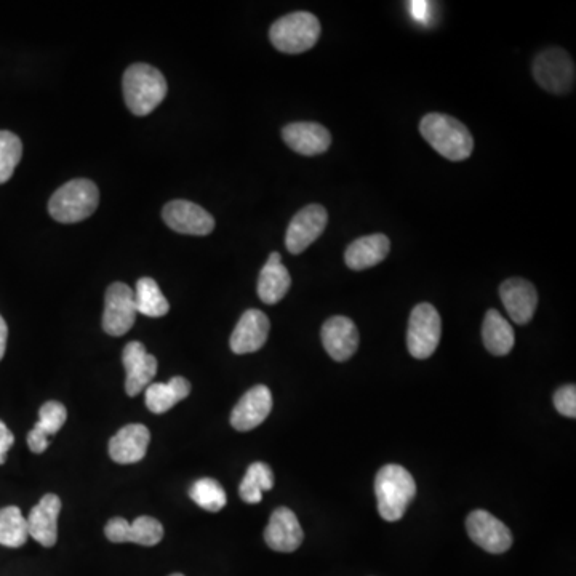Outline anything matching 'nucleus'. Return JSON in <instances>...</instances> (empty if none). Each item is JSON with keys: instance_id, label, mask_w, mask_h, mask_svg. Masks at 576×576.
<instances>
[{"instance_id": "f257e3e1", "label": "nucleus", "mask_w": 576, "mask_h": 576, "mask_svg": "<svg viewBox=\"0 0 576 576\" xmlns=\"http://www.w3.org/2000/svg\"><path fill=\"white\" fill-rule=\"evenodd\" d=\"M420 133L431 148L452 162L469 159L474 151V138L468 127L447 114H426L420 122Z\"/></svg>"}, {"instance_id": "f03ea898", "label": "nucleus", "mask_w": 576, "mask_h": 576, "mask_svg": "<svg viewBox=\"0 0 576 576\" xmlns=\"http://www.w3.org/2000/svg\"><path fill=\"white\" fill-rule=\"evenodd\" d=\"M375 495L380 516L386 522H397L415 498V479L399 464H386L376 474Z\"/></svg>"}, {"instance_id": "7ed1b4c3", "label": "nucleus", "mask_w": 576, "mask_h": 576, "mask_svg": "<svg viewBox=\"0 0 576 576\" xmlns=\"http://www.w3.org/2000/svg\"><path fill=\"white\" fill-rule=\"evenodd\" d=\"M167 80L149 64H132L124 74V98L135 116H148L167 96Z\"/></svg>"}, {"instance_id": "20e7f679", "label": "nucleus", "mask_w": 576, "mask_h": 576, "mask_svg": "<svg viewBox=\"0 0 576 576\" xmlns=\"http://www.w3.org/2000/svg\"><path fill=\"white\" fill-rule=\"evenodd\" d=\"M100 192L90 180H72L63 184L48 202V212L58 223L72 224L95 213Z\"/></svg>"}, {"instance_id": "39448f33", "label": "nucleus", "mask_w": 576, "mask_h": 576, "mask_svg": "<svg viewBox=\"0 0 576 576\" xmlns=\"http://www.w3.org/2000/svg\"><path fill=\"white\" fill-rule=\"evenodd\" d=\"M319 20L309 12H295L282 16L272 24L269 39L279 52L296 53L308 52L320 37Z\"/></svg>"}, {"instance_id": "423d86ee", "label": "nucleus", "mask_w": 576, "mask_h": 576, "mask_svg": "<svg viewBox=\"0 0 576 576\" xmlns=\"http://www.w3.org/2000/svg\"><path fill=\"white\" fill-rule=\"evenodd\" d=\"M575 63L564 48L551 47L538 53L533 61V77L541 88L564 95L575 85Z\"/></svg>"}, {"instance_id": "0eeeda50", "label": "nucleus", "mask_w": 576, "mask_h": 576, "mask_svg": "<svg viewBox=\"0 0 576 576\" xmlns=\"http://www.w3.org/2000/svg\"><path fill=\"white\" fill-rule=\"evenodd\" d=\"M442 336V320L439 312L429 303L413 308L408 320L407 346L415 359H428L439 346Z\"/></svg>"}, {"instance_id": "6e6552de", "label": "nucleus", "mask_w": 576, "mask_h": 576, "mask_svg": "<svg viewBox=\"0 0 576 576\" xmlns=\"http://www.w3.org/2000/svg\"><path fill=\"white\" fill-rule=\"evenodd\" d=\"M135 295L122 282L109 285L104 295L103 330L111 336H122L136 320Z\"/></svg>"}, {"instance_id": "1a4fd4ad", "label": "nucleus", "mask_w": 576, "mask_h": 576, "mask_svg": "<svg viewBox=\"0 0 576 576\" xmlns=\"http://www.w3.org/2000/svg\"><path fill=\"white\" fill-rule=\"evenodd\" d=\"M328 213L322 205L312 204L301 208L288 224L285 245L292 255H300L314 244L327 228Z\"/></svg>"}, {"instance_id": "9d476101", "label": "nucleus", "mask_w": 576, "mask_h": 576, "mask_svg": "<svg viewBox=\"0 0 576 576\" xmlns=\"http://www.w3.org/2000/svg\"><path fill=\"white\" fill-rule=\"evenodd\" d=\"M466 528L471 540L490 554H503L512 546L511 530L484 509L469 514Z\"/></svg>"}, {"instance_id": "9b49d317", "label": "nucleus", "mask_w": 576, "mask_h": 576, "mask_svg": "<svg viewBox=\"0 0 576 576\" xmlns=\"http://www.w3.org/2000/svg\"><path fill=\"white\" fill-rule=\"evenodd\" d=\"M164 221L168 228L188 236H208L215 229L213 216L189 200H172L164 207Z\"/></svg>"}, {"instance_id": "f8f14e48", "label": "nucleus", "mask_w": 576, "mask_h": 576, "mask_svg": "<svg viewBox=\"0 0 576 576\" xmlns=\"http://www.w3.org/2000/svg\"><path fill=\"white\" fill-rule=\"evenodd\" d=\"M106 538L112 543H135L141 546H156L164 538V527L154 517L141 516L132 524L122 517L109 520L104 528Z\"/></svg>"}, {"instance_id": "ddd939ff", "label": "nucleus", "mask_w": 576, "mask_h": 576, "mask_svg": "<svg viewBox=\"0 0 576 576\" xmlns=\"http://www.w3.org/2000/svg\"><path fill=\"white\" fill-rule=\"evenodd\" d=\"M122 362L127 373L125 391L130 397L138 396L154 380L157 373V359L146 351L140 341H132L122 352Z\"/></svg>"}, {"instance_id": "4468645a", "label": "nucleus", "mask_w": 576, "mask_h": 576, "mask_svg": "<svg viewBox=\"0 0 576 576\" xmlns=\"http://www.w3.org/2000/svg\"><path fill=\"white\" fill-rule=\"evenodd\" d=\"M272 410V394L268 386L258 384L240 397L232 408L231 424L236 431L247 432L266 421Z\"/></svg>"}, {"instance_id": "2eb2a0df", "label": "nucleus", "mask_w": 576, "mask_h": 576, "mask_svg": "<svg viewBox=\"0 0 576 576\" xmlns=\"http://www.w3.org/2000/svg\"><path fill=\"white\" fill-rule=\"evenodd\" d=\"M322 344L336 362H346L359 348V330L351 319L333 316L322 327Z\"/></svg>"}, {"instance_id": "dca6fc26", "label": "nucleus", "mask_w": 576, "mask_h": 576, "mask_svg": "<svg viewBox=\"0 0 576 576\" xmlns=\"http://www.w3.org/2000/svg\"><path fill=\"white\" fill-rule=\"evenodd\" d=\"M269 319L258 309H248L242 314L232 332L229 346L234 354H252L260 351L268 341Z\"/></svg>"}, {"instance_id": "f3484780", "label": "nucleus", "mask_w": 576, "mask_h": 576, "mask_svg": "<svg viewBox=\"0 0 576 576\" xmlns=\"http://www.w3.org/2000/svg\"><path fill=\"white\" fill-rule=\"evenodd\" d=\"M303 540V528L292 509L277 508L272 512L268 527L264 530V541L272 551H296Z\"/></svg>"}, {"instance_id": "a211bd4d", "label": "nucleus", "mask_w": 576, "mask_h": 576, "mask_svg": "<svg viewBox=\"0 0 576 576\" xmlns=\"http://www.w3.org/2000/svg\"><path fill=\"white\" fill-rule=\"evenodd\" d=\"M500 296L512 322L525 325L533 319L538 293L528 280L520 277L504 280L500 287Z\"/></svg>"}, {"instance_id": "6ab92c4d", "label": "nucleus", "mask_w": 576, "mask_h": 576, "mask_svg": "<svg viewBox=\"0 0 576 576\" xmlns=\"http://www.w3.org/2000/svg\"><path fill=\"white\" fill-rule=\"evenodd\" d=\"M61 500L53 493L42 496V500L31 509L28 519V532L31 538L45 548H52L58 541V517Z\"/></svg>"}, {"instance_id": "aec40b11", "label": "nucleus", "mask_w": 576, "mask_h": 576, "mask_svg": "<svg viewBox=\"0 0 576 576\" xmlns=\"http://www.w3.org/2000/svg\"><path fill=\"white\" fill-rule=\"evenodd\" d=\"M282 138L288 148L301 156H317L328 151L332 144L330 132L317 122H293L285 125Z\"/></svg>"}, {"instance_id": "412c9836", "label": "nucleus", "mask_w": 576, "mask_h": 576, "mask_svg": "<svg viewBox=\"0 0 576 576\" xmlns=\"http://www.w3.org/2000/svg\"><path fill=\"white\" fill-rule=\"evenodd\" d=\"M151 442V432L143 424H128L109 440V456L119 464L143 460Z\"/></svg>"}, {"instance_id": "4be33fe9", "label": "nucleus", "mask_w": 576, "mask_h": 576, "mask_svg": "<svg viewBox=\"0 0 576 576\" xmlns=\"http://www.w3.org/2000/svg\"><path fill=\"white\" fill-rule=\"evenodd\" d=\"M389 250L391 242L384 234L359 237L346 248L344 261L352 271H364L380 264L389 255Z\"/></svg>"}, {"instance_id": "5701e85b", "label": "nucleus", "mask_w": 576, "mask_h": 576, "mask_svg": "<svg viewBox=\"0 0 576 576\" xmlns=\"http://www.w3.org/2000/svg\"><path fill=\"white\" fill-rule=\"evenodd\" d=\"M66 418L68 412L63 404L55 400L45 402L39 410V421L34 424L32 431H29V450L37 455L44 453L50 445V437L55 436L56 432L63 428Z\"/></svg>"}, {"instance_id": "b1692460", "label": "nucleus", "mask_w": 576, "mask_h": 576, "mask_svg": "<svg viewBox=\"0 0 576 576\" xmlns=\"http://www.w3.org/2000/svg\"><path fill=\"white\" fill-rule=\"evenodd\" d=\"M292 277L290 272L282 264L280 253L274 252L269 255L268 261L261 269L258 279V296L264 304H277L290 290Z\"/></svg>"}, {"instance_id": "393cba45", "label": "nucleus", "mask_w": 576, "mask_h": 576, "mask_svg": "<svg viewBox=\"0 0 576 576\" xmlns=\"http://www.w3.org/2000/svg\"><path fill=\"white\" fill-rule=\"evenodd\" d=\"M191 392V383L183 376H175L168 383H151L144 389V402L149 412L162 415L178 402L186 399Z\"/></svg>"}, {"instance_id": "a878e982", "label": "nucleus", "mask_w": 576, "mask_h": 576, "mask_svg": "<svg viewBox=\"0 0 576 576\" xmlns=\"http://www.w3.org/2000/svg\"><path fill=\"white\" fill-rule=\"evenodd\" d=\"M482 338H484L487 351L498 357L508 356L516 343L514 328L496 309H490L485 314Z\"/></svg>"}, {"instance_id": "bb28decb", "label": "nucleus", "mask_w": 576, "mask_h": 576, "mask_svg": "<svg viewBox=\"0 0 576 576\" xmlns=\"http://www.w3.org/2000/svg\"><path fill=\"white\" fill-rule=\"evenodd\" d=\"M135 306L138 314L148 317H164L170 311V304L164 293L160 292L156 280L143 277L136 282Z\"/></svg>"}, {"instance_id": "cd10ccee", "label": "nucleus", "mask_w": 576, "mask_h": 576, "mask_svg": "<svg viewBox=\"0 0 576 576\" xmlns=\"http://www.w3.org/2000/svg\"><path fill=\"white\" fill-rule=\"evenodd\" d=\"M274 487V474L266 463H253L240 482L239 495L245 503L256 504L263 500V493Z\"/></svg>"}, {"instance_id": "c85d7f7f", "label": "nucleus", "mask_w": 576, "mask_h": 576, "mask_svg": "<svg viewBox=\"0 0 576 576\" xmlns=\"http://www.w3.org/2000/svg\"><path fill=\"white\" fill-rule=\"evenodd\" d=\"M28 522L20 508L0 509V544L7 548H21L28 541Z\"/></svg>"}, {"instance_id": "c756f323", "label": "nucleus", "mask_w": 576, "mask_h": 576, "mask_svg": "<svg viewBox=\"0 0 576 576\" xmlns=\"http://www.w3.org/2000/svg\"><path fill=\"white\" fill-rule=\"evenodd\" d=\"M189 496L199 508L208 512L221 511L228 503V496H226L220 482H216L215 479H208V477L196 480L189 488Z\"/></svg>"}, {"instance_id": "7c9ffc66", "label": "nucleus", "mask_w": 576, "mask_h": 576, "mask_svg": "<svg viewBox=\"0 0 576 576\" xmlns=\"http://www.w3.org/2000/svg\"><path fill=\"white\" fill-rule=\"evenodd\" d=\"M23 156V143L12 132H0V184L7 183L20 164Z\"/></svg>"}, {"instance_id": "2f4dec72", "label": "nucleus", "mask_w": 576, "mask_h": 576, "mask_svg": "<svg viewBox=\"0 0 576 576\" xmlns=\"http://www.w3.org/2000/svg\"><path fill=\"white\" fill-rule=\"evenodd\" d=\"M554 407L560 415L567 418L576 416V388L575 384H565L554 392Z\"/></svg>"}, {"instance_id": "473e14b6", "label": "nucleus", "mask_w": 576, "mask_h": 576, "mask_svg": "<svg viewBox=\"0 0 576 576\" xmlns=\"http://www.w3.org/2000/svg\"><path fill=\"white\" fill-rule=\"evenodd\" d=\"M13 444H15V437H13L12 431L7 428L4 421H0V464L7 461L8 450L13 447Z\"/></svg>"}, {"instance_id": "72a5a7b5", "label": "nucleus", "mask_w": 576, "mask_h": 576, "mask_svg": "<svg viewBox=\"0 0 576 576\" xmlns=\"http://www.w3.org/2000/svg\"><path fill=\"white\" fill-rule=\"evenodd\" d=\"M7 336V324H5L4 317L0 316V360L4 357L5 349H7Z\"/></svg>"}, {"instance_id": "f704fd0d", "label": "nucleus", "mask_w": 576, "mask_h": 576, "mask_svg": "<svg viewBox=\"0 0 576 576\" xmlns=\"http://www.w3.org/2000/svg\"><path fill=\"white\" fill-rule=\"evenodd\" d=\"M170 576H184L183 573H172Z\"/></svg>"}]
</instances>
